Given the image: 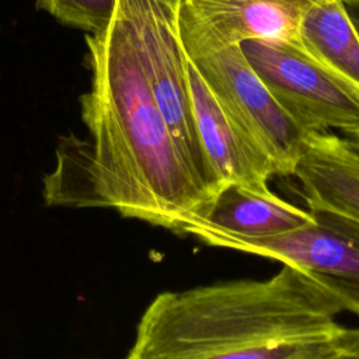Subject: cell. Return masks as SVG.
Instances as JSON below:
<instances>
[{"label": "cell", "mask_w": 359, "mask_h": 359, "mask_svg": "<svg viewBox=\"0 0 359 359\" xmlns=\"http://www.w3.org/2000/svg\"><path fill=\"white\" fill-rule=\"evenodd\" d=\"M188 80L201 144L219 191L230 184L268 189L276 175L273 164L224 112L191 60Z\"/></svg>", "instance_id": "ba28073f"}, {"label": "cell", "mask_w": 359, "mask_h": 359, "mask_svg": "<svg viewBox=\"0 0 359 359\" xmlns=\"http://www.w3.org/2000/svg\"><path fill=\"white\" fill-rule=\"evenodd\" d=\"M338 359H359V328H345L335 341Z\"/></svg>", "instance_id": "4fadbf2b"}, {"label": "cell", "mask_w": 359, "mask_h": 359, "mask_svg": "<svg viewBox=\"0 0 359 359\" xmlns=\"http://www.w3.org/2000/svg\"><path fill=\"white\" fill-rule=\"evenodd\" d=\"M339 306L304 272L234 279L158 293L125 359H302L344 327Z\"/></svg>", "instance_id": "7a4b0ae2"}, {"label": "cell", "mask_w": 359, "mask_h": 359, "mask_svg": "<svg viewBox=\"0 0 359 359\" xmlns=\"http://www.w3.org/2000/svg\"><path fill=\"white\" fill-rule=\"evenodd\" d=\"M310 210L313 223L285 234L205 236L199 241L290 265L311 278L341 311L359 316V222L330 210Z\"/></svg>", "instance_id": "5b68a950"}, {"label": "cell", "mask_w": 359, "mask_h": 359, "mask_svg": "<svg viewBox=\"0 0 359 359\" xmlns=\"http://www.w3.org/2000/svg\"><path fill=\"white\" fill-rule=\"evenodd\" d=\"M297 43L359 87V35L342 0H316L302 17Z\"/></svg>", "instance_id": "8fae6325"}, {"label": "cell", "mask_w": 359, "mask_h": 359, "mask_svg": "<svg viewBox=\"0 0 359 359\" xmlns=\"http://www.w3.org/2000/svg\"><path fill=\"white\" fill-rule=\"evenodd\" d=\"M346 13L359 35V0H342Z\"/></svg>", "instance_id": "9a60e30c"}, {"label": "cell", "mask_w": 359, "mask_h": 359, "mask_svg": "<svg viewBox=\"0 0 359 359\" xmlns=\"http://www.w3.org/2000/svg\"><path fill=\"white\" fill-rule=\"evenodd\" d=\"M316 0H182L178 35L189 60L251 39L296 42Z\"/></svg>", "instance_id": "52a82bcc"}, {"label": "cell", "mask_w": 359, "mask_h": 359, "mask_svg": "<svg viewBox=\"0 0 359 359\" xmlns=\"http://www.w3.org/2000/svg\"><path fill=\"white\" fill-rule=\"evenodd\" d=\"M302 359H338V355L335 351V342L306 356V358H302Z\"/></svg>", "instance_id": "2e32d148"}, {"label": "cell", "mask_w": 359, "mask_h": 359, "mask_svg": "<svg viewBox=\"0 0 359 359\" xmlns=\"http://www.w3.org/2000/svg\"><path fill=\"white\" fill-rule=\"evenodd\" d=\"M191 62L224 112L271 160L276 175L293 177L309 133L269 93L240 45Z\"/></svg>", "instance_id": "8992f818"}, {"label": "cell", "mask_w": 359, "mask_h": 359, "mask_svg": "<svg viewBox=\"0 0 359 359\" xmlns=\"http://www.w3.org/2000/svg\"><path fill=\"white\" fill-rule=\"evenodd\" d=\"M314 222L310 209L299 208L268 189L238 184L222 188L208 215L185 229L184 236H230L261 238L285 234Z\"/></svg>", "instance_id": "30bf717a"}, {"label": "cell", "mask_w": 359, "mask_h": 359, "mask_svg": "<svg viewBox=\"0 0 359 359\" xmlns=\"http://www.w3.org/2000/svg\"><path fill=\"white\" fill-rule=\"evenodd\" d=\"M36 7L65 25L97 34L111 25L118 0H36Z\"/></svg>", "instance_id": "7c38bea8"}, {"label": "cell", "mask_w": 359, "mask_h": 359, "mask_svg": "<svg viewBox=\"0 0 359 359\" xmlns=\"http://www.w3.org/2000/svg\"><path fill=\"white\" fill-rule=\"evenodd\" d=\"M90 91L80 97L90 139L62 137L43 177L48 206L105 208L178 236L213 199L185 165L154 101L132 36L115 13L84 36Z\"/></svg>", "instance_id": "6da1fadb"}, {"label": "cell", "mask_w": 359, "mask_h": 359, "mask_svg": "<svg viewBox=\"0 0 359 359\" xmlns=\"http://www.w3.org/2000/svg\"><path fill=\"white\" fill-rule=\"evenodd\" d=\"M293 177L307 209L359 222V149L332 132L309 133Z\"/></svg>", "instance_id": "9c48e42d"}, {"label": "cell", "mask_w": 359, "mask_h": 359, "mask_svg": "<svg viewBox=\"0 0 359 359\" xmlns=\"http://www.w3.org/2000/svg\"><path fill=\"white\" fill-rule=\"evenodd\" d=\"M240 49L269 93L307 133L359 130V87L299 43L251 39L240 43Z\"/></svg>", "instance_id": "277c9868"}, {"label": "cell", "mask_w": 359, "mask_h": 359, "mask_svg": "<svg viewBox=\"0 0 359 359\" xmlns=\"http://www.w3.org/2000/svg\"><path fill=\"white\" fill-rule=\"evenodd\" d=\"M346 139H349V140H351V143H352V144H355V146L359 149V130H356V132H352V133L346 135Z\"/></svg>", "instance_id": "e0dca14e"}, {"label": "cell", "mask_w": 359, "mask_h": 359, "mask_svg": "<svg viewBox=\"0 0 359 359\" xmlns=\"http://www.w3.org/2000/svg\"><path fill=\"white\" fill-rule=\"evenodd\" d=\"M165 18L178 29V15L182 0H154Z\"/></svg>", "instance_id": "5bb4252c"}, {"label": "cell", "mask_w": 359, "mask_h": 359, "mask_svg": "<svg viewBox=\"0 0 359 359\" xmlns=\"http://www.w3.org/2000/svg\"><path fill=\"white\" fill-rule=\"evenodd\" d=\"M116 14L132 36L150 91L185 165L215 199L219 188L201 144L189 93V59L177 27L154 0H118Z\"/></svg>", "instance_id": "3957f363"}]
</instances>
